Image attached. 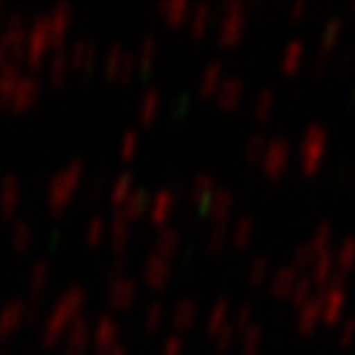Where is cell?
<instances>
[{
  "label": "cell",
  "instance_id": "obj_1",
  "mask_svg": "<svg viewBox=\"0 0 355 355\" xmlns=\"http://www.w3.org/2000/svg\"><path fill=\"white\" fill-rule=\"evenodd\" d=\"M340 261H343V266H353V261H355V239L345 242L343 257H340Z\"/></svg>",
  "mask_w": 355,
  "mask_h": 355
},
{
  "label": "cell",
  "instance_id": "obj_2",
  "mask_svg": "<svg viewBox=\"0 0 355 355\" xmlns=\"http://www.w3.org/2000/svg\"><path fill=\"white\" fill-rule=\"evenodd\" d=\"M353 338H355V318H350L348 326H345V331H343V340L348 343V340H353Z\"/></svg>",
  "mask_w": 355,
  "mask_h": 355
}]
</instances>
